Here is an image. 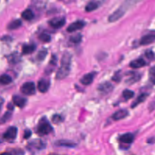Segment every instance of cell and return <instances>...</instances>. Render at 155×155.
<instances>
[{"label": "cell", "mask_w": 155, "mask_h": 155, "mask_svg": "<svg viewBox=\"0 0 155 155\" xmlns=\"http://www.w3.org/2000/svg\"><path fill=\"white\" fill-rule=\"evenodd\" d=\"M140 0H125L124 3L122 4V5L121 7H120L119 8L124 12L125 13V12L129 9L130 8H131L132 6H133L134 4H136L137 2H138Z\"/></svg>", "instance_id": "17"}, {"label": "cell", "mask_w": 155, "mask_h": 155, "mask_svg": "<svg viewBox=\"0 0 155 155\" xmlns=\"http://www.w3.org/2000/svg\"><path fill=\"white\" fill-rule=\"evenodd\" d=\"M4 102V99H3V98L0 96V106H1V105L3 104Z\"/></svg>", "instance_id": "37"}, {"label": "cell", "mask_w": 155, "mask_h": 155, "mask_svg": "<svg viewBox=\"0 0 155 155\" xmlns=\"http://www.w3.org/2000/svg\"><path fill=\"white\" fill-rule=\"evenodd\" d=\"M145 64L146 62L143 59L138 58L132 61L130 64V66L133 68H138L143 67Z\"/></svg>", "instance_id": "18"}, {"label": "cell", "mask_w": 155, "mask_h": 155, "mask_svg": "<svg viewBox=\"0 0 155 155\" xmlns=\"http://www.w3.org/2000/svg\"><path fill=\"white\" fill-rule=\"evenodd\" d=\"M55 145L58 147H74L76 146V143L70 140H65L61 139L58 140L54 143Z\"/></svg>", "instance_id": "15"}, {"label": "cell", "mask_w": 155, "mask_h": 155, "mask_svg": "<svg viewBox=\"0 0 155 155\" xmlns=\"http://www.w3.org/2000/svg\"><path fill=\"white\" fill-rule=\"evenodd\" d=\"M22 25V22L20 19H15L11 21L7 25V28L8 30H15L19 28Z\"/></svg>", "instance_id": "21"}, {"label": "cell", "mask_w": 155, "mask_h": 155, "mask_svg": "<svg viewBox=\"0 0 155 155\" xmlns=\"http://www.w3.org/2000/svg\"><path fill=\"white\" fill-rule=\"evenodd\" d=\"M81 39H82V36L81 34H76L75 35L71 36L70 38V42H71L73 43H75V44L80 42Z\"/></svg>", "instance_id": "32"}, {"label": "cell", "mask_w": 155, "mask_h": 155, "mask_svg": "<svg viewBox=\"0 0 155 155\" xmlns=\"http://www.w3.org/2000/svg\"><path fill=\"white\" fill-rule=\"evenodd\" d=\"M21 91L26 95H33L36 92L35 85L33 82H27L21 87Z\"/></svg>", "instance_id": "3"}, {"label": "cell", "mask_w": 155, "mask_h": 155, "mask_svg": "<svg viewBox=\"0 0 155 155\" xmlns=\"http://www.w3.org/2000/svg\"><path fill=\"white\" fill-rule=\"evenodd\" d=\"M51 120L54 124H59L64 120V118L61 115L56 114L53 116Z\"/></svg>", "instance_id": "30"}, {"label": "cell", "mask_w": 155, "mask_h": 155, "mask_svg": "<svg viewBox=\"0 0 155 155\" xmlns=\"http://www.w3.org/2000/svg\"><path fill=\"white\" fill-rule=\"evenodd\" d=\"M17 135V128L15 127H10L3 134V137L8 140H13L16 138Z\"/></svg>", "instance_id": "6"}, {"label": "cell", "mask_w": 155, "mask_h": 155, "mask_svg": "<svg viewBox=\"0 0 155 155\" xmlns=\"http://www.w3.org/2000/svg\"><path fill=\"white\" fill-rule=\"evenodd\" d=\"M155 41V31H152L143 36L140 41V44L142 45H148Z\"/></svg>", "instance_id": "5"}, {"label": "cell", "mask_w": 155, "mask_h": 155, "mask_svg": "<svg viewBox=\"0 0 155 155\" xmlns=\"http://www.w3.org/2000/svg\"><path fill=\"white\" fill-rule=\"evenodd\" d=\"M12 81V78L8 74H1L0 76V84L7 85L11 83Z\"/></svg>", "instance_id": "24"}, {"label": "cell", "mask_w": 155, "mask_h": 155, "mask_svg": "<svg viewBox=\"0 0 155 155\" xmlns=\"http://www.w3.org/2000/svg\"><path fill=\"white\" fill-rule=\"evenodd\" d=\"M50 87V82L48 79L42 78L40 79L38 83V89L41 93L46 92Z\"/></svg>", "instance_id": "8"}, {"label": "cell", "mask_w": 155, "mask_h": 155, "mask_svg": "<svg viewBox=\"0 0 155 155\" xmlns=\"http://www.w3.org/2000/svg\"><path fill=\"white\" fill-rule=\"evenodd\" d=\"M146 55L147 57L149 59H152L154 57V54L151 51H148L146 52Z\"/></svg>", "instance_id": "34"}, {"label": "cell", "mask_w": 155, "mask_h": 155, "mask_svg": "<svg viewBox=\"0 0 155 155\" xmlns=\"http://www.w3.org/2000/svg\"><path fill=\"white\" fill-rule=\"evenodd\" d=\"M150 140V141H148V142H150V143H152V142H155V138H151L150 140Z\"/></svg>", "instance_id": "39"}, {"label": "cell", "mask_w": 155, "mask_h": 155, "mask_svg": "<svg viewBox=\"0 0 155 155\" xmlns=\"http://www.w3.org/2000/svg\"><path fill=\"white\" fill-rule=\"evenodd\" d=\"M148 94L147 93H142L141 94H140L137 98L136 99V100L131 105V108H134L136 107L137 105H139V104L143 102L148 97Z\"/></svg>", "instance_id": "20"}, {"label": "cell", "mask_w": 155, "mask_h": 155, "mask_svg": "<svg viewBox=\"0 0 155 155\" xmlns=\"http://www.w3.org/2000/svg\"><path fill=\"white\" fill-rule=\"evenodd\" d=\"M124 14H125V13L120 8H119L117 10H116L113 14H111L109 16L108 21L111 22H114V21L118 20L119 18H120Z\"/></svg>", "instance_id": "16"}, {"label": "cell", "mask_w": 155, "mask_h": 155, "mask_svg": "<svg viewBox=\"0 0 155 155\" xmlns=\"http://www.w3.org/2000/svg\"><path fill=\"white\" fill-rule=\"evenodd\" d=\"M21 16L23 19L30 21L34 18V13L30 9H26L22 12Z\"/></svg>", "instance_id": "23"}, {"label": "cell", "mask_w": 155, "mask_h": 155, "mask_svg": "<svg viewBox=\"0 0 155 155\" xmlns=\"http://www.w3.org/2000/svg\"><path fill=\"white\" fill-rule=\"evenodd\" d=\"M21 59V57L18 53H13L8 56V61L12 63H16Z\"/></svg>", "instance_id": "27"}, {"label": "cell", "mask_w": 155, "mask_h": 155, "mask_svg": "<svg viewBox=\"0 0 155 155\" xmlns=\"http://www.w3.org/2000/svg\"><path fill=\"white\" fill-rule=\"evenodd\" d=\"M148 76H149V79L150 82L152 84H155V66L152 67L149 70Z\"/></svg>", "instance_id": "26"}, {"label": "cell", "mask_w": 155, "mask_h": 155, "mask_svg": "<svg viewBox=\"0 0 155 155\" xmlns=\"http://www.w3.org/2000/svg\"><path fill=\"white\" fill-rule=\"evenodd\" d=\"M27 100L25 98L22 97L18 95H15L13 96V104L19 108L24 107L26 104Z\"/></svg>", "instance_id": "14"}, {"label": "cell", "mask_w": 155, "mask_h": 155, "mask_svg": "<svg viewBox=\"0 0 155 155\" xmlns=\"http://www.w3.org/2000/svg\"><path fill=\"white\" fill-rule=\"evenodd\" d=\"M134 139V136L133 133H127L119 137V141L124 144H130Z\"/></svg>", "instance_id": "9"}, {"label": "cell", "mask_w": 155, "mask_h": 155, "mask_svg": "<svg viewBox=\"0 0 155 155\" xmlns=\"http://www.w3.org/2000/svg\"><path fill=\"white\" fill-rule=\"evenodd\" d=\"M49 155H59L58 154H54V153H51V154H50Z\"/></svg>", "instance_id": "40"}, {"label": "cell", "mask_w": 155, "mask_h": 155, "mask_svg": "<svg viewBox=\"0 0 155 155\" xmlns=\"http://www.w3.org/2000/svg\"><path fill=\"white\" fill-rule=\"evenodd\" d=\"M31 134V131L29 130H25V131H24V139H28V138H29V137H30Z\"/></svg>", "instance_id": "33"}, {"label": "cell", "mask_w": 155, "mask_h": 155, "mask_svg": "<svg viewBox=\"0 0 155 155\" xmlns=\"http://www.w3.org/2000/svg\"><path fill=\"white\" fill-rule=\"evenodd\" d=\"M1 106H0V113H1Z\"/></svg>", "instance_id": "41"}, {"label": "cell", "mask_w": 155, "mask_h": 155, "mask_svg": "<svg viewBox=\"0 0 155 155\" xmlns=\"http://www.w3.org/2000/svg\"><path fill=\"white\" fill-rule=\"evenodd\" d=\"M45 147V143L39 139H34L28 144L30 148H35L36 150H42Z\"/></svg>", "instance_id": "10"}, {"label": "cell", "mask_w": 155, "mask_h": 155, "mask_svg": "<svg viewBox=\"0 0 155 155\" xmlns=\"http://www.w3.org/2000/svg\"><path fill=\"white\" fill-rule=\"evenodd\" d=\"M122 95L125 99L128 100L134 96V92L130 90H125L122 93Z\"/></svg>", "instance_id": "29"}, {"label": "cell", "mask_w": 155, "mask_h": 155, "mask_svg": "<svg viewBox=\"0 0 155 155\" xmlns=\"http://www.w3.org/2000/svg\"><path fill=\"white\" fill-rule=\"evenodd\" d=\"M53 130L52 127L45 117H42L37 125L36 132L40 136H44L50 133Z\"/></svg>", "instance_id": "2"}, {"label": "cell", "mask_w": 155, "mask_h": 155, "mask_svg": "<svg viewBox=\"0 0 155 155\" xmlns=\"http://www.w3.org/2000/svg\"><path fill=\"white\" fill-rule=\"evenodd\" d=\"M0 155H12V154L8 152H4V153H1Z\"/></svg>", "instance_id": "38"}, {"label": "cell", "mask_w": 155, "mask_h": 155, "mask_svg": "<svg viewBox=\"0 0 155 155\" xmlns=\"http://www.w3.org/2000/svg\"><path fill=\"white\" fill-rule=\"evenodd\" d=\"M113 86L109 82H104L101 84H100L97 88L98 90L101 91L102 93L107 94L110 92H111L113 90Z\"/></svg>", "instance_id": "13"}, {"label": "cell", "mask_w": 155, "mask_h": 155, "mask_svg": "<svg viewBox=\"0 0 155 155\" xmlns=\"http://www.w3.org/2000/svg\"><path fill=\"white\" fill-rule=\"evenodd\" d=\"M47 54V50L46 49H42V50H41L38 54H37V56H36V58L38 61H43L45 58L46 57Z\"/></svg>", "instance_id": "28"}, {"label": "cell", "mask_w": 155, "mask_h": 155, "mask_svg": "<svg viewBox=\"0 0 155 155\" xmlns=\"http://www.w3.org/2000/svg\"><path fill=\"white\" fill-rule=\"evenodd\" d=\"M85 25V22L84 21L81 20L76 21L68 25V27L67 28V31L68 32H73L74 31L82 28Z\"/></svg>", "instance_id": "7"}, {"label": "cell", "mask_w": 155, "mask_h": 155, "mask_svg": "<svg viewBox=\"0 0 155 155\" xmlns=\"http://www.w3.org/2000/svg\"><path fill=\"white\" fill-rule=\"evenodd\" d=\"M71 54L65 52L62 58L61 66L57 71L56 78L58 80L63 79L66 78L70 72V64H71Z\"/></svg>", "instance_id": "1"}, {"label": "cell", "mask_w": 155, "mask_h": 155, "mask_svg": "<svg viewBox=\"0 0 155 155\" xmlns=\"http://www.w3.org/2000/svg\"><path fill=\"white\" fill-rule=\"evenodd\" d=\"M11 116H12V111L10 110L6 111L2 117L0 119V125L3 124L5 123L7 121H8L10 119Z\"/></svg>", "instance_id": "25"}, {"label": "cell", "mask_w": 155, "mask_h": 155, "mask_svg": "<svg viewBox=\"0 0 155 155\" xmlns=\"http://www.w3.org/2000/svg\"><path fill=\"white\" fill-rule=\"evenodd\" d=\"M128 115V111L126 110H119L116 111L113 115L112 118L114 120H119L126 117Z\"/></svg>", "instance_id": "12"}, {"label": "cell", "mask_w": 155, "mask_h": 155, "mask_svg": "<svg viewBox=\"0 0 155 155\" xmlns=\"http://www.w3.org/2000/svg\"><path fill=\"white\" fill-rule=\"evenodd\" d=\"M15 155H22L23 154V152L21 150H15Z\"/></svg>", "instance_id": "35"}, {"label": "cell", "mask_w": 155, "mask_h": 155, "mask_svg": "<svg viewBox=\"0 0 155 155\" xmlns=\"http://www.w3.org/2000/svg\"><path fill=\"white\" fill-rule=\"evenodd\" d=\"M36 49V45L33 44H27L23 46L22 47V53L24 54H30L35 51Z\"/></svg>", "instance_id": "19"}, {"label": "cell", "mask_w": 155, "mask_h": 155, "mask_svg": "<svg viewBox=\"0 0 155 155\" xmlns=\"http://www.w3.org/2000/svg\"><path fill=\"white\" fill-rule=\"evenodd\" d=\"M7 108L10 111H12L13 109V107L12 104H8V105H7Z\"/></svg>", "instance_id": "36"}, {"label": "cell", "mask_w": 155, "mask_h": 155, "mask_svg": "<svg viewBox=\"0 0 155 155\" xmlns=\"http://www.w3.org/2000/svg\"><path fill=\"white\" fill-rule=\"evenodd\" d=\"M65 19L64 17H56L50 19L48 21V24L53 28H59L64 25Z\"/></svg>", "instance_id": "4"}, {"label": "cell", "mask_w": 155, "mask_h": 155, "mask_svg": "<svg viewBox=\"0 0 155 155\" xmlns=\"http://www.w3.org/2000/svg\"><path fill=\"white\" fill-rule=\"evenodd\" d=\"M94 76V73H88L87 74H84L80 79V82L81 84L85 85H90L92 83Z\"/></svg>", "instance_id": "11"}, {"label": "cell", "mask_w": 155, "mask_h": 155, "mask_svg": "<svg viewBox=\"0 0 155 155\" xmlns=\"http://www.w3.org/2000/svg\"><path fill=\"white\" fill-rule=\"evenodd\" d=\"M99 3L96 1H91L88 2L85 6V11L88 12H92L96 9H97L99 7Z\"/></svg>", "instance_id": "22"}, {"label": "cell", "mask_w": 155, "mask_h": 155, "mask_svg": "<svg viewBox=\"0 0 155 155\" xmlns=\"http://www.w3.org/2000/svg\"><path fill=\"white\" fill-rule=\"evenodd\" d=\"M39 39L44 42H49L51 40V37L49 35H47L46 33H42L41 34L39 37Z\"/></svg>", "instance_id": "31"}]
</instances>
